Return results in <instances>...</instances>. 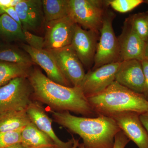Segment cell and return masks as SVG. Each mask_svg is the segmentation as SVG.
Instances as JSON below:
<instances>
[{"mask_svg": "<svg viewBox=\"0 0 148 148\" xmlns=\"http://www.w3.org/2000/svg\"><path fill=\"white\" fill-rule=\"evenodd\" d=\"M33 88L32 97L56 112H71L84 116H98L80 87H68L54 82L39 69L31 70L28 77Z\"/></svg>", "mask_w": 148, "mask_h": 148, "instance_id": "cell-1", "label": "cell"}, {"mask_svg": "<svg viewBox=\"0 0 148 148\" xmlns=\"http://www.w3.org/2000/svg\"><path fill=\"white\" fill-rule=\"evenodd\" d=\"M53 121L82 138L85 148H113L120 128L112 118L79 117L70 112L50 110Z\"/></svg>", "mask_w": 148, "mask_h": 148, "instance_id": "cell-2", "label": "cell"}, {"mask_svg": "<svg viewBox=\"0 0 148 148\" xmlns=\"http://www.w3.org/2000/svg\"><path fill=\"white\" fill-rule=\"evenodd\" d=\"M87 99L98 116L110 117L126 112L140 114L148 113V101L143 94L134 92L115 81L103 92Z\"/></svg>", "mask_w": 148, "mask_h": 148, "instance_id": "cell-3", "label": "cell"}, {"mask_svg": "<svg viewBox=\"0 0 148 148\" xmlns=\"http://www.w3.org/2000/svg\"><path fill=\"white\" fill-rule=\"evenodd\" d=\"M108 6V1L68 0L69 16L84 29L100 33Z\"/></svg>", "mask_w": 148, "mask_h": 148, "instance_id": "cell-4", "label": "cell"}, {"mask_svg": "<svg viewBox=\"0 0 148 148\" xmlns=\"http://www.w3.org/2000/svg\"><path fill=\"white\" fill-rule=\"evenodd\" d=\"M33 88L28 77L15 78L0 87V114L26 110L33 101Z\"/></svg>", "mask_w": 148, "mask_h": 148, "instance_id": "cell-5", "label": "cell"}, {"mask_svg": "<svg viewBox=\"0 0 148 148\" xmlns=\"http://www.w3.org/2000/svg\"><path fill=\"white\" fill-rule=\"evenodd\" d=\"M115 14L108 9L106 12L97 45L94 64L91 70L111 63L120 62V46L113 28Z\"/></svg>", "mask_w": 148, "mask_h": 148, "instance_id": "cell-6", "label": "cell"}, {"mask_svg": "<svg viewBox=\"0 0 148 148\" xmlns=\"http://www.w3.org/2000/svg\"><path fill=\"white\" fill-rule=\"evenodd\" d=\"M121 62L106 64L85 74L80 87L86 98L103 92L115 81Z\"/></svg>", "mask_w": 148, "mask_h": 148, "instance_id": "cell-7", "label": "cell"}, {"mask_svg": "<svg viewBox=\"0 0 148 148\" xmlns=\"http://www.w3.org/2000/svg\"><path fill=\"white\" fill-rule=\"evenodd\" d=\"M99 33L86 30L76 24L74 27L71 46L86 69H90L94 64Z\"/></svg>", "mask_w": 148, "mask_h": 148, "instance_id": "cell-8", "label": "cell"}, {"mask_svg": "<svg viewBox=\"0 0 148 148\" xmlns=\"http://www.w3.org/2000/svg\"><path fill=\"white\" fill-rule=\"evenodd\" d=\"M48 50L54 56L61 71L72 86L80 87L86 73L83 65L71 45Z\"/></svg>", "mask_w": 148, "mask_h": 148, "instance_id": "cell-9", "label": "cell"}, {"mask_svg": "<svg viewBox=\"0 0 148 148\" xmlns=\"http://www.w3.org/2000/svg\"><path fill=\"white\" fill-rule=\"evenodd\" d=\"M46 23L44 49L54 50L71 45L75 23L70 16Z\"/></svg>", "mask_w": 148, "mask_h": 148, "instance_id": "cell-10", "label": "cell"}, {"mask_svg": "<svg viewBox=\"0 0 148 148\" xmlns=\"http://www.w3.org/2000/svg\"><path fill=\"white\" fill-rule=\"evenodd\" d=\"M140 114L132 112L113 115L112 118L121 130L139 148H148V134L140 120Z\"/></svg>", "mask_w": 148, "mask_h": 148, "instance_id": "cell-11", "label": "cell"}, {"mask_svg": "<svg viewBox=\"0 0 148 148\" xmlns=\"http://www.w3.org/2000/svg\"><path fill=\"white\" fill-rule=\"evenodd\" d=\"M120 46V62L145 60L146 42L134 32L128 18L125 21L121 34L118 38Z\"/></svg>", "mask_w": 148, "mask_h": 148, "instance_id": "cell-12", "label": "cell"}, {"mask_svg": "<svg viewBox=\"0 0 148 148\" xmlns=\"http://www.w3.org/2000/svg\"><path fill=\"white\" fill-rule=\"evenodd\" d=\"M22 47L30 56L33 62L44 70L49 79L62 85L73 87L61 71L57 61L49 51L35 49L26 44L22 45Z\"/></svg>", "mask_w": 148, "mask_h": 148, "instance_id": "cell-13", "label": "cell"}, {"mask_svg": "<svg viewBox=\"0 0 148 148\" xmlns=\"http://www.w3.org/2000/svg\"><path fill=\"white\" fill-rule=\"evenodd\" d=\"M115 81L134 92L143 94L145 78L141 61L131 60L121 62Z\"/></svg>", "mask_w": 148, "mask_h": 148, "instance_id": "cell-14", "label": "cell"}, {"mask_svg": "<svg viewBox=\"0 0 148 148\" xmlns=\"http://www.w3.org/2000/svg\"><path fill=\"white\" fill-rule=\"evenodd\" d=\"M22 29L31 32L39 31L45 21L42 1L21 0L14 7Z\"/></svg>", "mask_w": 148, "mask_h": 148, "instance_id": "cell-15", "label": "cell"}, {"mask_svg": "<svg viewBox=\"0 0 148 148\" xmlns=\"http://www.w3.org/2000/svg\"><path fill=\"white\" fill-rule=\"evenodd\" d=\"M26 112L31 122L40 130L47 135L53 141L57 148H71L73 145V137L68 142L60 140L53 131L52 120L49 117L45 110L38 102L33 101Z\"/></svg>", "mask_w": 148, "mask_h": 148, "instance_id": "cell-16", "label": "cell"}, {"mask_svg": "<svg viewBox=\"0 0 148 148\" xmlns=\"http://www.w3.org/2000/svg\"><path fill=\"white\" fill-rule=\"evenodd\" d=\"M21 143L29 148H57L51 138L32 122L22 130Z\"/></svg>", "mask_w": 148, "mask_h": 148, "instance_id": "cell-17", "label": "cell"}, {"mask_svg": "<svg viewBox=\"0 0 148 148\" xmlns=\"http://www.w3.org/2000/svg\"><path fill=\"white\" fill-rule=\"evenodd\" d=\"M31 121L26 110L12 111L0 114V132L22 129Z\"/></svg>", "mask_w": 148, "mask_h": 148, "instance_id": "cell-18", "label": "cell"}, {"mask_svg": "<svg viewBox=\"0 0 148 148\" xmlns=\"http://www.w3.org/2000/svg\"><path fill=\"white\" fill-rule=\"evenodd\" d=\"M0 36L10 41H25L22 27L6 14L0 16Z\"/></svg>", "mask_w": 148, "mask_h": 148, "instance_id": "cell-19", "label": "cell"}, {"mask_svg": "<svg viewBox=\"0 0 148 148\" xmlns=\"http://www.w3.org/2000/svg\"><path fill=\"white\" fill-rule=\"evenodd\" d=\"M31 67L28 65L0 61V87L15 78L28 77Z\"/></svg>", "mask_w": 148, "mask_h": 148, "instance_id": "cell-20", "label": "cell"}, {"mask_svg": "<svg viewBox=\"0 0 148 148\" xmlns=\"http://www.w3.org/2000/svg\"><path fill=\"white\" fill-rule=\"evenodd\" d=\"M42 4L46 22L69 16L68 0H43Z\"/></svg>", "mask_w": 148, "mask_h": 148, "instance_id": "cell-21", "label": "cell"}, {"mask_svg": "<svg viewBox=\"0 0 148 148\" xmlns=\"http://www.w3.org/2000/svg\"><path fill=\"white\" fill-rule=\"evenodd\" d=\"M0 61L30 66L34 64L27 52L15 48L0 49Z\"/></svg>", "mask_w": 148, "mask_h": 148, "instance_id": "cell-22", "label": "cell"}, {"mask_svg": "<svg viewBox=\"0 0 148 148\" xmlns=\"http://www.w3.org/2000/svg\"><path fill=\"white\" fill-rule=\"evenodd\" d=\"M128 18L134 32L142 39L147 42L148 40L147 15L141 14H135Z\"/></svg>", "mask_w": 148, "mask_h": 148, "instance_id": "cell-23", "label": "cell"}, {"mask_svg": "<svg viewBox=\"0 0 148 148\" xmlns=\"http://www.w3.org/2000/svg\"><path fill=\"white\" fill-rule=\"evenodd\" d=\"M144 2L143 0H109L108 4L113 9L121 13H126Z\"/></svg>", "mask_w": 148, "mask_h": 148, "instance_id": "cell-24", "label": "cell"}, {"mask_svg": "<svg viewBox=\"0 0 148 148\" xmlns=\"http://www.w3.org/2000/svg\"><path fill=\"white\" fill-rule=\"evenodd\" d=\"M23 128L15 131L0 132V148H5L21 143V133Z\"/></svg>", "mask_w": 148, "mask_h": 148, "instance_id": "cell-25", "label": "cell"}, {"mask_svg": "<svg viewBox=\"0 0 148 148\" xmlns=\"http://www.w3.org/2000/svg\"><path fill=\"white\" fill-rule=\"evenodd\" d=\"M25 42L28 45L36 49H43L45 48V38L42 37L34 34L32 32L23 29Z\"/></svg>", "mask_w": 148, "mask_h": 148, "instance_id": "cell-26", "label": "cell"}, {"mask_svg": "<svg viewBox=\"0 0 148 148\" xmlns=\"http://www.w3.org/2000/svg\"><path fill=\"white\" fill-rule=\"evenodd\" d=\"M130 140L122 131H120L116 135L113 148H125Z\"/></svg>", "mask_w": 148, "mask_h": 148, "instance_id": "cell-27", "label": "cell"}, {"mask_svg": "<svg viewBox=\"0 0 148 148\" xmlns=\"http://www.w3.org/2000/svg\"><path fill=\"white\" fill-rule=\"evenodd\" d=\"M141 63L145 78V90L143 95L148 101V61L145 59Z\"/></svg>", "mask_w": 148, "mask_h": 148, "instance_id": "cell-28", "label": "cell"}, {"mask_svg": "<svg viewBox=\"0 0 148 148\" xmlns=\"http://www.w3.org/2000/svg\"><path fill=\"white\" fill-rule=\"evenodd\" d=\"M4 14H6L8 15L14 21L17 22L22 27L21 21H20L18 14H17L14 7H10L6 8L4 11Z\"/></svg>", "mask_w": 148, "mask_h": 148, "instance_id": "cell-29", "label": "cell"}, {"mask_svg": "<svg viewBox=\"0 0 148 148\" xmlns=\"http://www.w3.org/2000/svg\"><path fill=\"white\" fill-rule=\"evenodd\" d=\"M12 0H0V14H3L6 8L12 6Z\"/></svg>", "mask_w": 148, "mask_h": 148, "instance_id": "cell-30", "label": "cell"}, {"mask_svg": "<svg viewBox=\"0 0 148 148\" xmlns=\"http://www.w3.org/2000/svg\"><path fill=\"white\" fill-rule=\"evenodd\" d=\"M140 118L148 134V113L140 114Z\"/></svg>", "mask_w": 148, "mask_h": 148, "instance_id": "cell-31", "label": "cell"}, {"mask_svg": "<svg viewBox=\"0 0 148 148\" xmlns=\"http://www.w3.org/2000/svg\"><path fill=\"white\" fill-rule=\"evenodd\" d=\"M5 148H29L23 145L21 143H18V144H15L13 145L10 146Z\"/></svg>", "mask_w": 148, "mask_h": 148, "instance_id": "cell-32", "label": "cell"}, {"mask_svg": "<svg viewBox=\"0 0 148 148\" xmlns=\"http://www.w3.org/2000/svg\"><path fill=\"white\" fill-rule=\"evenodd\" d=\"M145 58L148 61V40L146 42V45L145 52Z\"/></svg>", "mask_w": 148, "mask_h": 148, "instance_id": "cell-33", "label": "cell"}, {"mask_svg": "<svg viewBox=\"0 0 148 148\" xmlns=\"http://www.w3.org/2000/svg\"><path fill=\"white\" fill-rule=\"evenodd\" d=\"M79 140L77 139H74L73 145L71 148H78L79 145Z\"/></svg>", "mask_w": 148, "mask_h": 148, "instance_id": "cell-34", "label": "cell"}, {"mask_svg": "<svg viewBox=\"0 0 148 148\" xmlns=\"http://www.w3.org/2000/svg\"><path fill=\"white\" fill-rule=\"evenodd\" d=\"M78 148H85L84 145L83 144V143H80V144L79 143L78 147Z\"/></svg>", "mask_w": 148, "mask_h": 148, "instance_id": "cell-35", "label": "cell"}, {"mask_svg": "<svg viewBox=\"0 0 148 148\" xmlns=\"http://www.w3.org/2000/svg\"><path fill=\"white\" fill-rule=\"evenodd\" d=\"M147 16H148V15H147Z\"/></svg>", "mask_w": 148, "mask_h": 148, "instance_id": "cell-36", "label": "cell"}]
</instances>
